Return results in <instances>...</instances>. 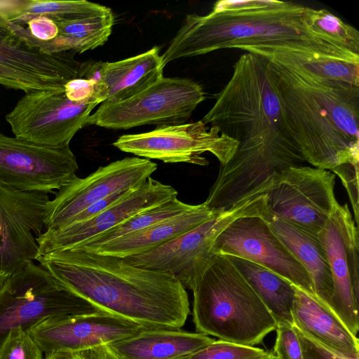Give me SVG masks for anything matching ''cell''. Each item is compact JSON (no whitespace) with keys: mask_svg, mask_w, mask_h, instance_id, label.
<instances>
[{"mask_svg":"<svg viewBox=\"0 0 359 359\" xmlns=\"http://www.w3.org/2000/svg\"><path fill=\"white\" fill-rule=\"evenodd\" d=\"M307 13L313 25L318 31L339 41L359 55V32L355 27L326 9L308 7Z\"/></svg>","mask_w":359,"mask_h":359,"instance_id":"30","label":"cell"},{"mask_svg":"<svg viewBox=\"0 0 359 359\" xmlns=\"http://www.w3.org/2000/svg\"><path fill=\"white\" fill-rule=\"evenodd\" d=\"M335 175L308 165L290 167L273 181L267 208L278 217L317 234L338 203Z\"/></svg>","mask_w":359,"mask_h":359,"instance_id":"14","label":"cell"},{"mask_svg":"<svg viewBox=\"0 0 359 359\" xmlns=\"http://www.w3.org/2000/svg\"><path fill=\"white\" fill-rule=\"evenodd\" d=\"M210 251L214 255L234 256L255 262L316 296L306 269L261 216L243 217L233 221L217 237Z\"/></svg>","mask_w":359,"mask_h":359,"instance_id":"15","label":"cell"},{"mask_svg":"<svg viewBox=\"0 0 359 359\" xmlns=\"http://www.w3.org/2000/svg\"><path fill=\"white\" fill-rule=\"evenodd\" d=\"M302 351V359H344L328 351L293 326Z\"/></svg>","mask_w":359,"mask_h":359,"instance_id":"38","label":"cell"},{"mask_svg":"<svg viewBox=\"0 0 359 359\" xmlns=\"http://www.w3.org/2000/svg\"><path fill=\"white\" fill-rule=\"evenodd\" d=\"M144 329L147 328L135 322L101 311L48 318L27 331L48 355L109 344L132 337Z\"/></svg>","mask_w":359,"mask_h":359,"instance_id":"17","label":"cell"},{"mask_svg":"<svg viewBox=\"0 0 359 359\" xmlns=\"http://www.w3.org/2000/svg\"><path fill=\"white\" fill-rule=\"evenodd\" d=\"M196 206V205L183 203L177 198H172L160 205L137 214L122 224L72 250L91 251L116 238L143 230L162 221L183 214Z\"/></svg>","mask_w":359,"mask_h":359,"instance_id":"29","label":"cell"},{"mask_svg":"<svg viewBox=\"0 0 359 359\" xmlns=\"http://www.w3.org/2000/svg\"><path fill=\"white\" fill-rule=\"evenodd\" d=\"M177 190L172 186L150 177L121 200L92 219L60 229L45 231L36 238L40 255L74 249L140 212L177 198Z\"/></svg>","mask_w":359,"mask_h":359,"instance_id":"18","label":"cell"},{"mask_svg":"<svg viewBox=\"0 0 359 359\" xmlns=\"http://www.w3.org/2000/svg\"><path fill=\"white\" fill-rule=\"evenodd\" d=\"M57 34L48 42H41L28 33L26 27L12 24L14 32L29 45L46 53L73 51L81 53L103 46L109 39L114 23L112 11L100 16L71 22H55Z\"/></svg>","mask_w":359,"mask_h":359,"instance_id":"26","label":"cell"},{"mask_svg":"<svg viewBox=\"0 0 359 359\" xmlns=\"http://www.w3.org/2000/svg\"><path fill=\"white\" fill-rule=\"evenodd\" d=\"M270 354L271 352L259 348L219 339L200 351L177 359H260Z\"/></svg>","mask_w":359,"mask_h":359,"instance_id":"31","label":"cell"},{"mask_svg":"<svg viewBox=\"0 0 359 359\" xmlns=\"http://www.w3.org/2000/svg\"><path fill=\"white\" fill-rule=\"evenodd\" d=\"M270 359H279V358H277L276 356H275L274 355H273V353H271Z\"/></svg>","mask_w":359,"mask_h":359,"instance_id":"42","label":"cell"},{"mask_svg":"<svg viewBox=\"0 0 359 359\" xmlns=\"http://www.w3.org/2000/svg\"><path fill=\"white\" fill-rule=\"evenodd\" d=\"M267 64L258 55L242 54L202 119L238 143L210 189L205 203L212 210H226L246 197L267 194L283 170L306 163L287 133Z\"/></svg>","mask_w":359,"mask_h":359,"instance_id":"1","label":"cell"},{"mask_svg":"<svg viewBox=\"0 0 359 359\" xmlns=\"http://www.w3.org/2000/svg\"><path fill=\"white\" fill-rule=\"evenodd\" d=\"M160 49L154 46L140 55L116 62H101L96 84L97 103L118 102L144 90L163 77Z\"/></svg>","mask_w":359,"mask_h":359,"instance_id":"21","label":"cell"},{"mask_svg":"<svg viewBox=\"0 0 359 359\" xmlns=\"http://www.w3.org/2000/svg\"><path fill=\"white\" fill-rule=\"evenodd\" d=\"M73 51L46 53L18 36L0 15V65L36 82L46 90L63 89L80 78L83 63Z\"/></svg>","mask_w":359,"mask_h":359,"instance_id":"19","label":"cell"},{"mask_svg":"<svg viewBox=\"0 0 359 359\" xmlns=\"http://www.w3.org/2000/svg\"><path fill=\"white\" fill-rule=\"evenodd\" d=\"M221 212L210 208L204 202L183 214L116 238L89 252L121 258L142 255L213 218Z\"/></svg>","mask_w":359,"mask_h":359,"instance_id":"23","label":"cell"},{"mask_svg":"<svg viewBox=\"0 0 359 359\" xmlns=\"http://www.w3.org/2000/svg\"><path fill=\"white\" fill-rule=\"evenodd\" d=\"M308 7L277 0H222L205 15H187L166 50L163 65L222 48L272 46L359 62V55L318 30Z\"/></svg>","mask_w":359,"mask_h":359,"instance_id":"2","label":"cell"},{"mask_svg":"<svg viewBox=\"0 0 359 359\" xmlns=\"http://www.w3.org/2000/svg\"><path fill=\"white\" fill-rule=\"evenodd\" d=\"M259 297L277 325H293L292 309L295 288L273 271L249 260L226 256Z\"/></svg>","mask_w":359,"mask_h":359,"instance_id":"27","label":"cell"},{"mask_svg":"<svg viewBox=\"0 0 359 359\" xmlns=\"http://www.w3.org/2000/svg\"><path fill=\"white\" fill-rule=\"evenodd\" d=\"M332 276L330 309L355 336L359 330L358 229L346 203L339 202L317 233Z\"/></svg>","mask_w":359,"mask_h":359,"instance_id":"11","label":"cell"},{"mask_svg":"<svg viewBox=\"0 0 359 359\" xmlns=\"http://www.w3.org/2000/svg\"><path fill=\"white\" fill-rule=\"evenodd\" d=\"M293 326L328 351L344 359H359V339L316 296L294 286Z\"/></svg>","mask_w":359,"mask_h":359,"instance_id":"20","label":"cell"},{"mask_svg":"<svg viewBox=\"0 0 359 359\" xmlns=\"http://www.w3.org/2000/svg\"><path fill=\"white\" fill-rule=\"evenodd\" d=\"M287 133L313 167L359 163V86L295 72L268 61Z\"/></svg>","mask_w":359,"mask_h":359,"instance_id":"4","label":"cell"},{"mask_svg":"<svg viewBox=\"0 0 359 359\" xmlns=\"http://www.w3.org/2000/svg\"><path fill=\"white\" fill-rule=\"evenodd\" d=\"M36 260L68 290L147 329H180L189 314L188 294L170 273L83 250L52 252Z\"/></svg>","mask_w":359,"mask_h":359,"instance_id":"3","label":"cell"},{"mask_svg":"<svg viewBox=\"0 0 359 359\" xmlns=\"http://www.w3.org/2000/svg\"><path fill=\"white\" fill-rule=\"evenodd\" d=\"M205 99L198 83L189 79L163 77L128 99L102 102L89 116L87 126L127 130L144 125L184 124Z\"/></svg>","mask_w":359,"mask_h":359,"instance_id":"8","label":"cell"},{"mask_svg":"<svg viewBox=\"0 0 359 359\" xmlns=\"http://www.w3.org/2000/svg\"><path fill=\"white\" fill-rule=\"evenodd\" d=\"M214 341L203 333L180 329H144L107 345L121 359H177L200 351Z\"/></svg>","mask_w":359,"mask_h":359,"instance_id":"24","label":"cell"},{"mask_svg":"<svg viewBox=\"0 0 359 359\" xmlns=\"http://www.w3.org/2000/svg\"><path fill=\"white\" fill-rule=\"evenodd\" d=\"M74 359H121L107 344L72 352Z\"/></svg>","mask_w":359,"mask_h":359,"instance_id":"39","label":"cell"},{"mask_svg":"<svg viewBox=\"0 0 359 359\" xmlns=\"http://www.w3.org/2000/svg\"><path fill=\"white\" fill-rule=\"evenodd\" d=\"M10 276L11 275L0 271V290L6 282V280L10 278Z\"/></svg>","mask_w":359,"mask_h":359,"instance_id":"41","label":"cell"},{"mask_svg":"<svg viewBox=\"0 0 359 359\" xmlns=\"http://www.w3.org/2000/svg\"><path fill=\"white\" fill-rule=\"evenodd\" d=\"M238 142L221 134L216 127H208L202 120L180 125L157 127L152 131L119 137L113 145L119 150L147 159L165 163H187L207 165L201 155L213 154L219 165L234 154Z\"/></svg>","mask_w":359,"mask_h":359,"instance_id":"9","label":"cell"},{"mask_svg":"<svg viewBox=\"0 0 359 359\" xmlns=\"http://www.w3.org/2000/svg\"><path fill=\"white\" fill-rule=\"evenodd\" d=\"M69 145L49 147L0 131V182L22 191L50 193L76 177Z\"/></svg>","mask_w":359,"mask_h":359,"instance_id":"13","label":"cell"},{"mask_svg":"<svg viewBox=\"0 0 359 359\" xmlns=\"http://www.w3.org/2000/svg\"><path fill=\"white\" fill-rule=\"evenodd\" d=\"M47 194L22 191L0 182V271L12 275L40 255Z\"/></svg>","mask_w":359,"mask_h":359,"instance_id":"16","label":"cell"},{"mask_svg":"<svg viewBox=\"0 0 359 359\" xmlns=\"http://www.w3.org/2000/svg\"><path fill=\"white\" fill-rule=\"evenodd\" d=\"M242 50L295 72L359 86V62L282 47L253 46Z\"/></svg>","mask_w":359,"mask_h":359,"instance_id":"25","label":"cell"},{"mask_svg":"<svg viewBox=\"0 0 359 359\" xmlns=\"http://www.w3.org/2000/svg\"><path fill=\"white\" fill-rule=\"evenodd\" d=\"M191 290L193 320L199 333L254 346L276 328L271 313L226 256L214 255Z\"/></svg>","mask_w":359,"mask_h":359,"instance_id":"5","label":"cell"},{"mask_svg":"<svg viewBox=\"0 0 359 359\" xmlns=\"http://www.w3.org/2000/svg\"><path fill=\"white\" fill-rule=\"evenodd\" d=\"M262 217L306 269L312 280L316 297L330 308L332 276L317 234L282 219L267 208Z\"/></svg>","mask_w":359,"mask_h":359,"instance_id":"22","label":"cell"},{"mask_svg":"<svg viewBox=\"0 0 359 359\" xmlns=\"http://www.w3.org/2000/svg\"><path fill=\"white\" fill-rule=\"evenodd\" d=\"M271 354L269 356L266 357V358H260V359H270Z\"/></svg>","mask_w":359,"mask_h":359,"instance_id":"43","label":"cell"},{"mask_svg":"<svg viewBox=\"0 0 359 359\" xmlns=\"http://www.w3.org/2000/svg\"><path fill=\"white\" fill-rule=\"evenodd\" d=\"M267 208V194L246 197L213 218L142 255L123 258L130 265L174 276L192 289L196 276L212 258L217 237L236 219L261 216Z\"/></svg>","mask_w":359,"mask_h":359,"instance_id":"7","label":"cell"},{"mask_svg":"<svg viewBox=\"0 0 359 359\" xmlns=\"http://www.w3.org/2000/svg\"><path fill=\"white\" fill-rule=\"evenodd\" d=\"M64 88L66 96L74 102L98 104L93 81L77 78L68 81Z\"/></svg>","mask_w":359,"mask_h":359,"instance_id":"34","label":"cell"},{"mask_svg":"<svg viewBox=\"0 0 359 359\" xmlns=\"http://www.w3.org/2000/svg\"><path fill=\"white\" fill-rule=\"evenodd\" d=\"M45 359H74L72 352L59 351L46 355Z\"/></svg>","mask_w":359,"mask_h":359,"instance_id":"40","label":"cell"},{"mask_svg":"<svg viewBox=\"0 0 359 359\" xmlns=\"http://www.w3.org/2000/svg\"><path fill=\"white\" fill-rule=\"evenodd\" d=\"M332 172L341 179L346 189L354 210V220L358 222V165L346 164L335 168Z\"/></svg>","mask_w":359,"mask_h":359,"instance_id":"35","label":"cell"},{"mask_svg":"<svg viewBox=\"0 0 359 359\" xmlns=\"http://www.w3.org/2000/svg\"><path fill=\"white\" fill-rule=\"evenodd\" d=\"M149 159L126 157L101 166L84 178L77 176L60 188L44 211V228L53 231L68 226L89 205L122 191L136 189L156 170Z\"/></svg>","mask_w":359,"mask_h":359,"instance_id":"12","label":"cell"},{"mask_svg":"<svg viewBox=\"0 0 359 359\" xmlns=\"http://www.w3.org/2000/svg\"><path fill=\"white\" fill-rule=\"evenodd\" d=\"M97 104L69 100L63 89L31 91L19 100L6 114L15 137L49 147H65L87 126Z\"/></svg>","mask_w":359,"mask_h":359,"instance_id":"10","label":"cell"},{"mask_svg":"<svg viewBox=\"0 0 359 359\" xmlns=\"http://www.w3.org/2000/svg\"><path fill=\"white\" fill-rule=\"evenodd\" d=\"M111 12L104 6L88 1L25 0L21 13L9 22L25 25L29 19L43 16L54 22H71L103 15Z\"/></svg>","mask_w":359,"mask_h":359,"instance_id":"28","label":"cell"},{"mask_svg":"<svg viewBox=\"0 0 359 359\" xmlns=\"http://www.w3.org/2000/svg\"><path fill=\"white\" fill-rule=\"evenodd\" d=\"M43 353L36 341L20 327L10 331L0 346V359H42Z\"/></svg>","mask_w":359,"mask_h":359,"instance_id":"32","label":"cell"},{"mask_svg":"<svg viewBox=\"0 0 359 359\" xmlns=\"http://www.w3.org/2000/svg\"><path fill=\"white\" fill-rule=\"evenodd\" d=\"M0 85L10 89L22 90L25 93L46 90L36 82L1 65H0Z\"/></svg>","mask_w":359,"mask_h":359,"instance_id":"36","label":"cell"},{"mask_svg":"<svg viewBox=\"0 0 359 359\" xmlns=\"http://www.w3.org/2000/svg\"><path fill=\"white\" fill-rule=\"evenodd\" d=\"M133 189L114 193L85 208L76 215L69 225L82 222L97 216L127 196ZM68 225V226H69Z\"/></svg>","mask_w":359,"mask_h":359,"instance_id":"37","label":"cell"},{"mask_svg":"<svg viewBox=\"0 0 359 359\" xmlns=\"http://www.w3.org/2000/svg\"><path fill=\"white\" fill-rule=\"evenodd\" d=\"M273 355L279 359H302L300 345L293 325L278 324Z\"/></svg>","mask_w":359,"mask_h":359,"instance_id":"33","label":"cell"},{"mask_svg":"<svg viewBox=\"0 0 359 359\" xmlns=\"http://www.w3.org/2000/svg\"><path fill=\"white\" fill-rule=\"evenodd\" d=\"M103 311L58 283L34 262L12 274L0 290V346L12 330H27L43 319Z\"/></svg>","mask_w":359,"mask_h":359,"instance_id":"6","label":"cell"}]
</instances>
